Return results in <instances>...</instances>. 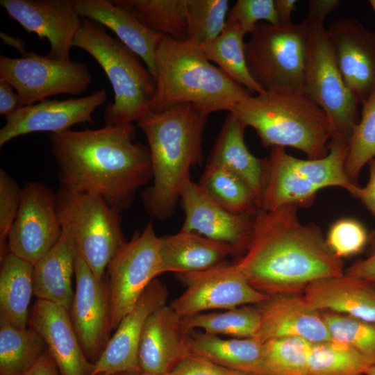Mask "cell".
<instances>
[{
  "instance_id": "obj_1",
  "label": "cell",
  "mask_w": 375,
  "mask_h": 375,
  "mask_svg": "<svg viewBox=\"0 0 375 375\" xmlns=\"http://www.w3.org/2000/svg\"><path fill=\"white\" fill-rule=\"evenodd\" d=\"M297 209L259 210L247 248L233 263L251 286L267 295L297 294L314 281L344 273L319 228L303 224Z\"/></svg>"
},
{
  "instance_id": "obj_2",
  "label": "cell",
  "mask_w": 375,
  "mask_h": 375,
  "mask_svg": "<svg viewBox=\"0 0 375 375\" xmlns=\"http://www.w3.org/2000/svg\"><path fill=\"white\" fill-rule=\"evenodd\" d=\"M131 124L52 133L51 150L61 188L101 197L120 212L152 178L149 147L134 142Z\"/></svg>"
},
{
  "instance_id": "obj_3",
  "label": "cell",
  "mask_w": 375,
  "mask_h": 375,
  "mask_svg": "<svg viewBox=\"0 0 375 375\" xmlns=\"http://www.w3.org/2000/svg\"><path fill=\"white\" fill-rule=\"evenodd\" d=\"M209 115L189 103L160 112H147L138 122L149 144L153 185L143 196L146 209L162 219L173 212L190 178L202 159L203 133Z\"/></svg>"
},
{
  "instance_id": "obj_4",
  "label": "cell",
  "mask_w": 375,
  "mask_h": 375,
  "mask_svg": "<svg viewBox=\"0 0 375 375\" xmlns=\"http://www.w3.org/2000/svg\"><path fill=\"white\" fill-rule=\"evenodd\" d=\"M157 75L149 111L160 112L178 104H192L210 115L232 111L251 96L219 67L201 47L163 35L156 52Z\"/></svg>"
},
{
  "instance_id": "obj_5",
  "label": "cell",
  "mask_w": 375,
  "mask_h": 375,
  "mask_svg": "<svg viewBox=\"0 0 375 375\" xmlns=\"http://www.w3.org/2000/svg\"><path fill=\"white\" fill-rule=\"evenodd\" d=\"M229 112L254 128L264 147H290L311 159L328 153L335 133L330 118L303 88L265 91L248 97Z\"/></svg>"
},
{
  "instance_id": "obj_6",
  "label": "cell",
  "mask_w": 375,
  "mask_h": 375,
  "mask_svg": "<svg viewBox=\"0 0 375 375\" xmlns=\"http://www.w3.org/2000/svg\"><path fill=\"white\" fill-rule=\"evenodd\" d=\"M348 140L334 134L328 152L317 159H301L272 147L265 158V184L260 210H272L285 206H306L317 192L328 187H340L357 198L360 187L345 172Z\"/></svg>"
},
{
  "instance_id": "obj_7",
  "label": "cell",
  "mask_w": 375,
  "mask_h": 375,
  "mask_svg": "<svg viewBox=\"0 0 375 375\" xmlns=\"http://www.w3.org/2000/svg\"><path fill=\"white\" fill-rule=\"evenodd\" d=\"M72 47L89 53L111 83L114 101L106 108V124H133L149 111L155 79L119 40L108 35L101 24L82 18Z\"/></svg>"
},
{
  "instance_id": "obj_8",
  "label": "cell",
  "mask_w": 375,
  "mask_h": 375,
  "mask_svg": "<svg viewBox=\"0 0 375 375\" xmlns=\"http://www.w3.org/2000/svg\"><path fill=\"white\" fill-rule=\"evenodd\" d=\"M57 211L62 228L73 237L77 252L102 281L112 258L126 241L120 211L99 195L60 188Z\"/></svg>"
},
{
  "instance_id": "obj_9",
  "label": "cell",
  "mask_w": 375,
  "mask_h": 375,
  "mask_svg": "<svg viewBox=\"0 0 375 375\" xmlns=\"http://www.w3.org/2000/svg\"><path fill=\"white\" fill-rule=\"evenodd\" d=\"M308 26L292 22L258 24L245 42L247 65L265 90L303 88Z\"/></svg>"
},
{
  "instance_id": "obj_10",
  "label": "cell",
  "mask_w": 375,
  "mask_h": 375,
  "mask_svg": "<svg viewBox=\"0 0 375 375\" xmlns=\"http://www.w3.org/2000/svg\"><path fill=\"white\" fill-rule=\"evenodd\" d=\"M308 50L303 89L326 113L335 133L348 142L359 121L357 97L346 85L324 21L308 15Z\"/></svg>"
},
{
  "instance_id": "obj_11",
  "label": "cell",
  "mask_w": 375,
  "mask_h": 375,
  "mask_svg": "<svg viewBox=\"0 0 375 375\" xmlns=\"http://www.w3.org/2000/svg\"><path fill=\"white\" fill-rule=\"evenodd\" d=\"M21 53L19 58L0 56V79L13 87L22 107L56 94L81 95L92 82L85 63L52 59L26 50Z\"/></svg>"
},
{
  "instance_id": "obj_12",
  "label": "cell",
  "mask_w": 375,
  "mask_h": 375,
  "mask_svg": "<svg viewBox=\"0 0 375 375\" xmlns=\"http://www.w3.org/2000/svg\"><path fill=\"white\" fill-rule=\"evenodd\" d=\"M162 273L160 237L149 222L126 242L107 267L110 329L135 306L149 283Z\"/></svg>"
},
{
  "instance_id": "obj_13",
  "label": "cell",
  "mask_w": 375,
  "mask_h": 375,
  "mask_svg": "<svg viewBox=\"0 0 375 375\" xmlns=\"http://www.w3.org/2000/svg\"><path fill=\"white\" fill-rule=\"evenodd\" d=\"M184 292L170 306L181 317L216 309L260 304L270 296L256 290L233 265L220 263L194 272L178 274Z\"/></svg>"
},
{
  "instance_id": "obj_14",
  "label": "cell",
  "mask_w": 375,
  "mask_h": 375,
  "mask_svg": "<svg viewBox=\"0 0 375 375\" xmlns=\"http://www.w3.org/2000/svg\"><path fill=\"white\" fill-rule=\"evenodd\" d=\"M61 235L56 193L42 183H26L22 188L19 210L8 235V252L35 265Z\"/></svg>"
},
{
  "instance_id": "obj_15",
  "label": "cell",
  "mask_w": 375,
  "mask_h": 375,
  "mask_svg": "<svg viewBox=\"0 0 375 375\" xmlns=\"http://www.w3.org/2000/svg\"><path fill=\"white\" fill-rule=\"evenodd\" d=\"M76 289L69 317L86 357L95 362L110 338V301L108 277L98 280L77 252Z\"/></svg>"
},
{
  "instance_id": "obj_16",
  "label": "cell",
  "mask_w": 375,
  "mask_h": 375,
  "mask_svg": "<svg viewBox=\"0 0 375 375\" xmlns=\"http://www.w3.org/2000/svg\"><path fill=\"white\" fill-rule=\"evenodd\" d=\"M106 100V91L99 90L83 97L61 101L44 99L22 106L6 116V124L0 130V147L28 133H58L70 130L77 124H93V112Z\"/></svg>"
},
{
  "instance_id": "obj_17",
  "label": "cell",
  "mask_w": 375,
  "mask_h": 375,
  "mask_svg": "<svg viewBox=\"0 0 375 375\" xmlns=\"http://www.w3.org/2000/svg\"><path fill=\"white\" fill-rule=\"evenodd\" d=\"M0 5L26 32L48 40L50 50L47 57L70 60L72 42L82 20L74 1L1 0Z\"/></svg>"
},
{
  "instance_id": "obj_18",
  "label": "cell",
  "mask_w": 375,
  "mask_h": 375,
  "mask_svg": "<svg viewBox=\"0 0 375 375\" xmlns=\"http://www.w3.org/2000/svg\"><path fill=\"white\" fill-rule=\"evenodd\" d=\"M168 291L158 278L153 280L133 308L120 321L104 351L94 362L93 375L138 374L141 335L147 317L166 304Z\"/></svg>"
},
{
  "instance_id": "obj_19",
  "label": "cell",
  "mask_w": 375,
  "mask_h": 375,
  "mask_svg": "<svg viewBox=\"0 0 375 375\" xmlns=\"http://www.w3.org/2000/svg\"><path fill=\"white\" fill-rule=\"evenodd\" d=\"M179 199L185 213L181 231L226 243L233 249L235 255L246 251L252 233L253 217L229 212L191 179L184 185Z\"/></svg>"
},
{
  "instance_id": "obj_20",
  "label": "cell",
  "mask_w": 375,
  "mask_h": 375,
  "mask_svg": "<svg viewBox=\"0 0 375 375\" xmlns=\"http://www.w3.org/2000/svg\"><path fill=\"white\" fill-rule=\"evenodd\" d=\"M327 31L341 76L362 104L375 90V33L351 18L335 21Z\"/></svg>"
},
{
  "instance_id": "obj_21",
  "label": "cell",
  "mask_w": 375,
  "mask_h": 375,
  "mask_svg": "<svg viewBox=\"0 0 375 375\" xmlns=\"http://www.w3.org/2000/svg\"><path fill=\"white\" fill-rule=\"evenodd\" d=\"M28 326L43 339L60 375H93L94 363L83 351L67 309L36 299Z\"/></svg>"
},
{
  "instance_id": "obj_22",
  "label": "cell",
  "mask_w": 375,
  "mask_h": 375,
  "mask_svg": "<svg viewBox=\"0 0 375 375\" xmlns=\"http://www.w3.org/2000/svg\"><path fill=\"white\" fill-rule=\"evenodd\" d=\"M190 333L170 306L165 304L153 312L145 322L140 342L141 372L169 375L191 353Z\"/></svg>"
},
{
  "instance_id": "obj_23",
  "label": "cell",
  "mask_w": 375,
  "mask_h": 375,
  "mask_svg": "<svg viewBox=\"0 0 375 375\" xmlns=\"http://www.w3.org/2000/svg\"><path fill=\"white\" fill-rule=\"evenodd\" d=\"M260 322L254 338L262 342L299 337L312 343L332 338L322 313L311 308L303 296L278 294L259 304Z\"/></svg>"
},
{
  "instance_id": "obj_24",
  "label": "cell",
  "mask_w": 375,
  "mask_h": 375,
  "mask_svg": "<svg viewBox=\"0 0 375 375\" xmlns=\"http://www.w3.org/2000/svg\"><path fill=\"white\" fill-rule=\"evenodd\" d=\"M74 3L81 18L94 21L113 31L124 44L143 60L156 81V52L164 35L147 28L130 12L111 0H74Z\"/></svg>"
},
{
  "instance_id": "obj_25",
  "label": "cell",
  "mask_w": 375,
  "mask_h": 375,
  "mask_svg": "<svg viewBox=\"0 0 375 375\" xmlns=\"http://www.w3.org/2000/svg\"><path fill=\"white\" fill-rule=\"evenodd\" d=\"M303 297L313 309L375 322V287L360 278L342 275L314 281Z\"/></svg>"
},
{
  "instance_id": "obj_26",
  "label": "cell",
  "mask_w": 375,
  "mask_h": 375,
  "mask_svg": "<svg viewBox=\"0 0 375 375\" xmlns=\"http://www.w3.org/2000/svg\"><path fill=\"white\" fill-rule=\"evenodd\" d=\"M244 124L232 112L227 115L208 163L238 176L253 193L260 209L265 184V159L254 156L244 142Z\"/></svg>"
},
{
  "instance_id": "obj_27",
  "label": "cell",
  "mask_w": 375,
  "mask_h": 375,
  "mask_svg": "<svg viewBox=\"0 0 375 375\" xmlns=\"http://www.w3.org/2000/svg\"><path fill=\"white\" fill-rule=\"evenodd\" d=\"M160 254L162 273L178 274L206 269L224 262L235 252L226 243L181 230L174 235L160 237Z\"/></svg>"
},
{
  "instance_id": "obj_28",
  "label": "cell",
  "mask_w": 375,
  "mask_h": 375,
  "mask_svg": "<svg viewBox=\"0 0 375 375\" xmlns=\"http://www.w3.org/2000/svg\"><path fill=\"white\" fill-rule=\"evenodd\" d=\"M76 256L73 237L62 228L57 243L34 265L33 294L37 299L57 303L69 310L74 297L72 278Z\"/></svg>"
},
{
  "instance_id": "obj_29",
  "label": "cell",
  "mask_w": 375,
  "mask_h": 375,
  "mask_svg": "<svg viewBox=\"0 0 375 375\" xmlns=\"http://www.w3.org/2000/svg\"><path fill=\"white\" fill-rule=\"evenodd\" d=\"M190 353L251 375H265L263 342L256 338L224 339L204 332L189 335Z\"/></svg>"
},
{
  "instance_id": "obj_30",
  "label": "cell",
  "mask_w": 375,
  "mask_h": 375,
  "mask_svg": "<svg viewBox=\"0 0 375 375\" xmlns=\"http://www.w3.org/2000/svg\"><path fill=\"white\" fill-rule=\"evenodd\" d=\"M33 270V265L9 252L1 260L0 320L19 329L28 325Z\"/></svg>"
},
{
  "instance_id": "obj_31",
  "label": "cell",
  "mask_w": 375,
  "mask_h": 375,
  "mask_svg": "<svg viewBox=\"0 0 375 375\" xmlns=\"http://www.w3.org/2000/svg\"><path fill=\"white\" fill-rule=\"evenodd\" d=\"M244 35L238 24L226 22L217 38L200 47L208 60L216 63L232 80L251 94H261L265 90L253 78L247 65Z\"/></svg>"
},
{
  "instance_id": "obj_32",
  "label": "cell",
  "mask_w": 375,
  "mask_h": 375,
  "mask_svg": "<svg viewBox=\"0 0 375 375\" xmlns=\"http://www.w3.org/2000/svg\"><path fill=\"white\" fill-rule=\"evenodd\" d=\"M46 351L43 339L34 330L0 320V375H25Z\"/></svg>"
},
{
  "instance_id": "obj_33",
  "label": "cell",
  "mask_w": 375,
  "mask_h": 375,
  "mask_svg": "<svg viewBox=\"0 0 375 375\" xmlns=\"http://www.w3.org/2000/svg\"><path fill=\"white\" fill-rule=\"evenodd\" d=\"M147 28L178 40H187L185 0H111Z\"/></svg>"
},
{
  "instance_id": "obj_34",
  "label": "cell",
  "mask_w": 375,
  "mask_h": 375,
  "mask_svg": "<svg viewBox=\"0 0 375 375\" xmlns=\"http://www.w3.org/2000/svg\"><path fill=\"white\" fill-rule=\"evenodd\" d=\"M199 184L213 201L231 212L253 217L260 210L249 188L222 167L208 163Z\"/></svg>"
},
{
  "instance_id": "obj_35",
  "label": "cell",
  "mask_w": 375,
  "mask_h": 375,
  "mask_svg": "<svg viewBox=\"0 0 375 375\" xmlns=\"http://www.w3.org/2000/svg\"><path fill=\"white\" fill-rule=\"evenodd\" d=\"M182 319L190 331L200 328L211 335L247 338L255 337L260 322V312L259 308L247 305L223 312L197 313Z\"/></svg>"
},
{
  "instance_id": "obj_36",
  "label": "cell",
  "mask_w": 375,
  "mask_h": 375,
  "mask_svg": "<svg viewBox=\"0 0 375 375\" xmlns=\"http://www.w3.org/2000/svg\"><path fill=\"white\" fill-rule=\"evenodd\" d=\"M372 365L352 347L331 340L312 343L307 375H365Z\"/></svg>"
},
{
  "instance_id": "obj_37",
  "label": "cell",
  "mask_w": 375,
  "mask_h": 375,
  "mask_svg": "<svg viewBox=\"0 0 375 375\" xmlns=\"http://www.w3.org/2000/svg\"><path fill=\"white\" fill-rule=\"evenodd\" d=\"M227 0H185L187 41L201 47L217 38L224 29Z\"/></svg>"
},
{
  "instance_id": "obj_38",
  "label": "cell",
  "mask_w": 375,
  "mask_h": 375,
  "mask_svg": "<svg viewBox=\"0 0 375 375\" xmlns=\"http://www.w3.org/2000/svg\"><path fill=\"white\" fill-rule=\"evenodd\" d=\"M312 342L299 337L263 342L265 375H307Z\"/></svg>"
},
{
  "instance_id": "obj_39",
  "label": "cell",
  "mask_w": 375,
  "mask_h": 375,
  "mask_svg": "<svg viewBox=\"0 0 375 375\" xmlns=\"http://www.w3.org/2000/svg\"><path fill=\"white\" fill-rule=\"evenodd\" d=\"M362 105L361 118L349 140L345 161V172L353 181L362 167L375 158V90Z\"/></svg>"
},
{
  "instance_id": "obj_40",
  "label": "cell",
  "mask_w": 375,
  "mask_h": 375,
  "mask_svg": "<svg viewBox=\"0 0 375 375\" xmlns=\"http://www.w3.org/2000/svg\"><path fill=\"white\" fill-rule=\"evenodd\" d=\"M322 316L332 340L352 347L375 364V322L332 312H323Z\"/></svg>"
},
{
  "instance_id": "obj_41",
  "label": "cell",
  "mask_w": 375,
  "mask_h": 375,
  "mask_svg": "<svg viewBox=\"0 0 375 375\" xmlns=\"http://www.w3.org/2000/svg\"><path fill=\"white\" fill-rule=\"evenodd\" d=\"M368 239L367 232L359 221L344 218L333 224L326 241L331 251L341 259L361 252Z\"/></svg>"
},
{
  "instance_id": "obj_42",
  "label": "cell",
  "mask_w": 375,
  "mask_h": 375,
  "mask_svg": "<svg viewBox=\"0 0 375 375\" xmlns=\"http://www.w3.org/2000/svg\"><path fill=\"white\" fill-rule=\"evenodd\" d=\"M22 188L3 169L0 170V260L8 253V235L16 218Z\"/></svg>"
},
{
  "instance_id": "obj_43",
  "label": "cell",
  "mask_w": 375,
  "mask_h": 375,
  "mask_svg": "<svg viewBox=\"0 0 375 375\" xmlns=\"http://www.w3.org/2000/svg\"><path fill=\"white\" fill-rule=\"evenodd\" d=\"M260 20L278 23L274 0H238L228 10L226 22L235 23L244 34H251Z\"/></svg>"
},
{
  "instance_id": "obj_44",
  "label": "cell",
  "mask_w": 375,
  "mask_h": 375,
  "mask_svg": "<svg viewBox=\"0 0 375 375\" xmlns=\"http://www.w3.org/2000/svg\"><path fill=\"white\" fill-rule=\"evenodd\" d=\"M169 375H251L229 369L198 355L184 358Z\"/></svg>"
},
{
  "instance_id": "obj_45",
  "label": "cell",
  "mask_w": 375,
  "mask_h": 375,
  "mask_svg": "<svg viewBox=\"0 0 375 375\" xmlns=\"http://www.w3.org/2000/svg\"><path fill=\"white\" fill-rule=\"evenodd\" d=\"M374 240L373 247L369 254L351 265L345 274L364 280L375 287V235H371Z\"/></svg>"
},
{
  "instance_id": "obj_46",
  "label": "cell",
  "mask_w": 375,
  "mask_h": 375,
  "mask_svg": "<svg viewBox=\"0 0 375 375\" xmlns=\"http://www.w3.org/2000/svg\"><path fill=\"white\" fill-rule=\"evenodd\" d=\"M21 107L18 94L13 87L0 79V114L6 117Z\"/></svg>"
},
{
  "instance_id": "obj_47",
  "label": "cell",
  "mask_w": 375,
  "mask_h": 375,
  "mask_svg": "<svg viewBox=\"0 0 375 375\" xmlns=\"http://www.w3.org/2000/svg\"><path fill=\"white\" fill-rule=\"evenodd\" d=\"M369 177L367 185L360 188L357 198L360 199L367 210L375 216V158L369 162ZM371 235H375V231Z\"/></svg>"
},
{
  "instance_id": "obj_48",
  "label": "cell",
  "mask_w": 375,
  "mask_h": 375,
  "mask_svg": "<svg viewBox=\"0 0 375 375\" xmlns=\"http://www.w3.org/2000/svg\"><path fill=\"white\" fill-rule=\"evenodd\" d=\"M340 2L338 0L309 1L308 15L324 21L328 15L338 8Z\"/></svg>"
},
{
  "instance_id": "obj_49",
  "label": "cell",
  "mask_w": 375,
  "mask_h": 375,
  "mask_svg": "<svg viewBox=\"0 0 375 375\" xmlns=\"http://www.w3.org/2000/svg\"><path fill=\"white\" fill-rule=\"evenodd\" d=\"M25 375H60V374L47 351Z\"/></svg>"
},
{
  "instance_id": "obj_50",
  "label": "cell",
  "mask_w": 375,
  "mask_h": 375,
  "mask_svg": "<svg viewBox=\"0 0 375 375\" xmlns=\"http://www.w3.org/2000/svg\"><path fill=\"white\" fill-rule=\"evenodd\" d=\"M296 0H276L274 1L278 22L290 23L291 15L296 10Z\"/></svg>"
},
{
  "instance_id": "obj_51",
  "label": "cell",
  "mask_w": 375,
  "mask_h": 375,
  "mask_svg": "<svg viewBox=\"0 0 375 375\" xmlns=\"http://www.w3.org/2000/svg\"><path fill=\"white\" fill-rule=\"evenodd\" d=\"M115 375H162V374H149V373L140 372V373H138V374H115Z\"/></svg>"
},
{
  "instance_id": "obj_52",
  "label": "cell",
  "mask_w": 375,
  "mask_h": 375,
  "mask_svg": "<svg viewBox=\"0 0 375 375\" xmlns=\"http://www.w3.org/2000/svg\"><path fill=\"white\" fill-rule=\"evenodd\" d=\"M365 375H375V364L372 365Z\"/></svg>"
},
{
  "instance_id": "obj_53",
  "label": "cell",
  "mask_w": 375,
  "mask_h": 375,
  "mask_svg": "<svg viewBox=\"0 0 375 375\" xmlns=\"http://www.w3.org/2000/svg\"><path fill=\"white\" fill-rule=\"evenodd\" d=\"M369 3H370V5H371L372 9L374 11V13H375V0H370Z\"/></svg>"
}]
</instances>
